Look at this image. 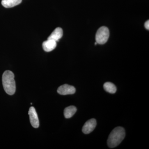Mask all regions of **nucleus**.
Segmentation results:
<instances>
[{"mask_svg":"<svg viewBox=\"0 0 149 149\" xmlns=\"http://www.w3.org/2000/svg\"><path fill=\"white\" fill-rule=\"evenodd\" d=\"M63 35V29L61 27H57L48 37V40H53L56 42H58L61 38Z\"/></svg>","mask_w":149,"mask_h":149,"instance_id":"obj_8","label":"nucleus"},{"mask_svg":"<svg viewBox=\"0 0 149 149\" xmlns=\"http://www.w3.org/2000/svg\"><path fill=\"white\" fill-rule=\"evenodd\" d=\"M104 88L105 91L111 94H114L116 92V86L111 82H107L105 83L104 85Z\"/></svg>","mask_w":149,"mask_h":149,"instance_id":"obj_11","label":"nucleus"},{"mask_svg":"<svg viewBox=\"0 0 149 149\" xmlns=\"http://www.w3.org/2000/svg\"><path fill=\"white\" fill-rule=\"evenodd\" d=\"M145 27L146 29L149 30V20H147L145 23Z\"/></svg>","mask_w":149,"mask_h":149,"instance_id":"obj_12","label":"nucleus"},{"mask_svg":"<svg viewBox=\"0 0 149 149\" xmlns=\"http://www.w3.org/2000/svg\"><path fill=\"white\" fill-rule=\"evenodd\" d=\"M15 75L10 70H6L2 75V83L4 90L7 94L12 95L16 91Z\"/></svg>","mask_w":149,"mask_h":149,"instance_id":"obj_1","label":"nucleus"},{"mask_svg":"<svg viewBox=\"0 0 149 149\" xmlns=\"http://www.w3.org/2000/svg\"><path fill=\"white\" fill-rule=\"evenodd\" d=\"M97 121L94 118L88 120L83 125L82 131L83 133L87 134L91 133L95 128Z\"/></svg>","mask_w":149,"mask_h":149,"instance_id":"obj_6","label":"nucleus"},{"mask_svg":"<svg viewBox=\"0 0 149 149\" xmlns=\"http://www.w3.org/2000/svg\"><path fill=\"white\" fill-rule=\"evenodd\" d=\"M109 37V31L106 27H100L96 35V42L100 45H103L107 42Z\"/></svg>","mask_w":149,"mask_h":149,"instance_id":"obj_3","label":"nucleus"},{"mask_svg":"<svg viewBox=\"0 0 149 149\" xmlns=\"http://www.w3.org/2000/svg\"><path fill=\"white\" fill-rule=\"evenodd\" d=\"M22 1V0H2L1 4L6 8H10L18 5Z\"/></svg>","mask_w":149,"mask_h":149,"instance_id":"obj_9","label":"nucleus"},{"mask_svg":"<svg viewBox=\"0 0 149 149\" xmlns=\"http://www.w3.org/2000/svg\"><path fill=\"white\" fill-rule=\"evenodd\" d=\"M77 111V108L73 106L67 107L64 111L65 117L66 118H70L73 116Z\"/></svg>","mask_w":149,"mask_h":149,"instance_id":"obj_10","label":"nucleus"},{"mask_svg":"<svg viewBox=\"0 0 149 149\" xmlns=\"http://www.w3.org/2000/svg\"><path fill=\"white\" fill-rule=\"evenodd\" d=\"M28 114L31 125L34 128H38L40 125L38 115L35 108L32 107L29 108Z\"/></svg>","mask_w":149,"mask_h":149,"instance_id":"obj_4","label":"nucleus"},{"mask_svg":"<svg viewBox=\"0 0 149 149\" xmlns=\"http://www.w3.org/2000/svg\"><path fill=\"white\" fill-rule=\"evenodd\" d=\"M57 46V42L52 40H48L43 42V49L46 52H50L55 49Z\"/></svg>","mask_w":149,"mask_h":149,"instance_id":"obj_7","label":"nucleus"},{"mask_svg":"<svg viewBox=\"0 0 149 149\" xmlns=\"http://www.w3.org/2000/svg\"><path fill=\"white\" fill-rule=\"evenodd\" d=\"M125 131L124 128L118 127L113 130L107 140V144L110 148H115L119 145L125 138Z\"/></svg>","mask_w":149,"mask_h":149,"instance_id":"obj_2","label":"nucleus"},{"mask_svg":"<svg viewBox=\"0 0 149 149\" xmlns=\"http://www.w3.org/2000/svg\"><path fill=\"white\" fill-rule=\"evenodd\" d=\"M76 90L73 86L64 84L60 86L57 90V92L60 95H72L75 93Z\"/></svg>","mask_w":149,"mask_h":149,"instance_id":"obj_5","label":"nucleus"}]
</instances>
